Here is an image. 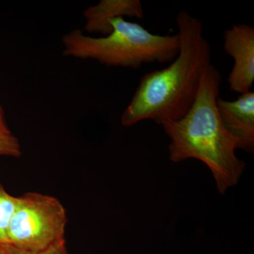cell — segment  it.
<instances>
[{
	"instance_id": "cell-1",
	"label": "cell",
	"mask_w": 254,
	"mask_h": 254,
	"mask_svg": "<svg viewBox=\"0 0 254 254\" xmlns=\"http://www.w3.org/2000/svg\"><path fill=\"white\" fill-rule=\"evenodd\" d=\"M180 49L167 67L143 75L122 115L124 127L145 120L162 125L182 118L195 99L203 70L211 64V48L203 24L185 11L177 14Z\"/></svg>"
},
{
	"instance_id": "cell-2",
	"label": "cell",
	"mask_w": 254,
	"mask_h": 254,
	"mask_svg": "<svg viewBox=\"0 0 254 254\" xmlns=\"http://www.w3.org/2000/svg\"><path fill=\"white\" fill-rule=\"evenodd\" d=\"M220 84L221 74L210 64L203 70L190 109L182 118L161 125L170 138V160L180 163L194 158L203 162L213 174L217 190L223 195L238 183L245 163L237 158L236 143L219 115Z\"/></svg>"
},
{
	"instance_id": "cell-3",
	"label": "cell",
	"mask_w": 254,
	"mask_h": 254,
	"mask_svg": "<svg viewBox=\"0 0 254 254\" xmlns=\"http://www.w3.org/2000/svg\"><path fill=\"white\" fill-rule=\"evenodd\" d=\"M113 31L108 36H86L73 30L63 37L64 55L96 60L108 66L138 68L143 64L173 62L179 54L178 34H153L138 23L123 17L111 21Z\"/></svg>"
},
{
	"instance_id": "cell-4",
	"label": "cell",
	"mask_w": 254,
	"mask_h": 254,
	"mask_svg": "<svg viewBox=\"0 0 254 254\" xmlns=\"http://www.w3.org/2000/svg\"><path fill=\"white\" fill-rule=\"evenodd\" d=\"M67 217L58 198L36 192L17 197L4 248L30 254L46 253L65 245Z\"/></svg>"
},
{
	"instance_id": "cell-5",
	"label": "cell",
	"mask_w": 254,
	"mask_h": 254,
	"mask_svg": "<svg viewBox=\"0 0 254 254\" xmlns=\"http://www.w3.org/2000/svg\"><path fill=\"white\" fill-rule=\"evenodd\" d=\"M224 48L233 58L229 75L230 89L244 94L251 91L254 82V28L239 23L224 31Z\"/></svg>"
},
{
	"instance_id": "cell-6",
	"label": "cell",
	"mask_w": 254,
	"mask_h": 254,
	"mask_svg": "<svg viewBox=\"0 0 254 254\" xmlns=\"http://www.w3.org/2000/svg\"><path fill=\"white\" fill-rule=\"evenodd\" d=\"M217 108L224 127L236 143L237 149L254 150V93L241 94L234 101L217 100Z\"/></svg>"
},
{
	"instance_id": "cell-7",
	"label": "cell",
	"mask_w": 254,
	"mask_h": 254,
	"mask_svg": "<svg viewBox=\"0 0 254 254\" xmlns=\"http://www.w3.org/2000/svg\"><path fill=\"white\" fill-rule=\"evenodd\" d=\"M143 16V8L139 0H101L83 11L85 30L103 36L113 31L111 21L115 18L128 16L140 19Z\"/></svg>"
},
{
	"instance_id": "cell-8",
	"label": "cell",
	"mask_w": 254,
	"mask_h": 254,
	"mask_svg": "<svg viewBox=\"0 0 254 254\" xmlns=\"http://www.w3.org/2000/svg\"><path fill=\"white\" fill-rule=\"evenodd\" d=\"M17 197L9 194L0 183V250L7 245V232L16 208Z\"/></svg>"
},
{
	"instance_id": "cell-9",
	"label": "cell",
	"mask_w": 254,
	"mask_h": 254,
	"mask_svg": "<svg viewBox=\"0 0 254 254\" xmlns=\"http://www.w3.org/2000/svg\"><path fill=\"white\" fill-rule=\"evenodd\" d=\"M21 155V145L16 137L12 133L0 135V156L19 158Z\"/></svg>"
},
{
	"instance_id": "cell-10",
	"label": "cell",
	"mask_w": 254,
	"mask_h": 254,
	"mask_svg": "<svg viewBox=\"0 0 254 254\" xmlns=\"http://www.w3.org/2000/svg\"><path fill=\"white\" fill-rule=\"evenodd\" d=\"M1 250H4L7 254H30L22 253V252H17V251L11 250L9 248H3ZM39 254H68L67 251L66 250L65 245L62 246V247H58V248L55 249V250L50 251V252H46V253Z\"/></svg>"
},
{
	"instance_id": "cell-11",
	"label": "cell",
	"mask_w": 254,
	"mask_h": 254,
	"mask_svg": "<svg viewBox=\"0 0 254 254\" xmlns=\"http://www.w3.org/2000/svg\"><path fill=\"white\" fill-rule=\"evenodd\" d=\"M11 134L9 127L6 125L5 121L4 111H3L2 107L0 104V135H9Z\"/></svg>"
},
{
	"instance_id": "cell-12",
	"label": "cell",
	"mask_w": 254,
	"mask_h": 254,
	"mask_svg": "<svg viewBox=\"0 0 254 254\" xmlns=\"http://www.w3.org/2000/svg\"><path fill=\"white\" fill-rule=\"evenodd\" d=\"M0 254H7L6 252H4V250H0Z\"/></svg>"
}]
</instances>
